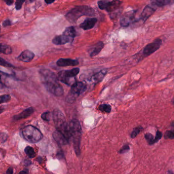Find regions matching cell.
<instances>
[{
    "label": "cell",
    "mask_w": 174,
    "mask_h": 174,
    "mask_svg": "<svg viewBox=\"0 0 174 174\" xmlns=\"http://www.w3.org/2000/svg\"><path fill=\"white\" fill-rule=\"evenodd\" d=\"M3 26L4 27H6L9 26H11V22L10 20L9 19H7V20H5L4 22H3Z\"/></svg>",
    "instance_id": "836d02e7"
},
{
    "label": "cell",
    "mask_w": 174,
    "mask_h": 174,
    "mask_svg": "<svg viewBox=\"0 0 174 174\" xmlns=\"http://www.w3.org/2000/svg\"><path fill=\"white\" fill-rule=\"evenodd\" d=\"M97 22V19L96 18H87L81 24L80 26L84 30H88L94 28Z\"/></svg>",
    "instance_id": "4fadbf2b"
},
{
    "label": "cell",
    "mask_w": 174,
    "mask_h": 174,
    "mask_svg": "<svg viewBox=\"0 0 174 174\" xmlns=\"http://www.w3.org/2000/svg\"><path fill=\"white\" fill-rule=\"evenodd\" d=\"M104 47V43L102 41H99L94 46L93 48L90 53V56L93 57L96 56L101 51Z\"/></svg>",
    "instance_id": "ac0fdd59"
},
{
    "label": "cell",
    "mask_w": 174,
    "mask_h": 174,
    "mask_svg": "<svg viewBox=\"0 0 174 174\" xmlns=\"http://www.w3.org/2000/svg\"><path fill=\"white\" fill-rule=\"evenodd\" d=\"M16 3H15V8L17 10H20L22 8V6L25 0H16Z\"/></svg>",
    "instance_id": "1f68e13d"
},
{
    "label": "cell",
    "mask_w": 174,
    "mask_h": 174,
    "mask_svg": "<svg viewBox=\"0 0 174 174\" xmlns=\"http://www.w3.org/2000/svg\"><path fill=\"white\" fill-rule=\"evenodd\" d=\"M79 64L77 60L69 58H60L57 62V65L59 66L64 67L68 66H76Z\"/></svg>",
    "instance_id": "5bb4252c"
},
{
    "label": "cell",
    "mask_w": 174,
    "mask_h": 174,
    "mask_svg": "<svg viewBox=\"0 0 174 174\" xmlns=\"http://www.w3.org/2000/svg\"><path fill=\"white\" fill-rule=\"evenodd\" d=\"M98 109L102 112L109 113L111 111V105L107 104L100 105L99 106Z\"/></svg>",
    "instance_id": "cb8c5ba5"
},
{
    "label": "cell",
    "mask_w": 174,
    "mask_h": 174,
    "mask_svg": "<svg viewBox=\"0 0 174 174\" xmlns=\"http://www.w3.org/2000/svg\"><path fill=\"white\" fill-rule=\"evenodd\" d=\"M143 128L141 126L136 127L134 129V130H133L132 133L131 134V137L133 138H135L141 132V131L143 130Z\"/></svg>",
    "instance_id": "4316f807"
},
{
    "label": "cell",
    "mask_w": 174,
    "mask_h": 174,
    "mask_svg": "<svg viewBox=\"0 0 174 174\" xmlns=\"http://www.w3.org/2000/svg\"><path fill=\"white\" fill-rule=\"evenodd\" d=\"M133 16L132 15L123 17L120 21L121 25L122 27L128 26L129 24H130L131 22L133 21Z\"/></svg>",
    "instance_id": "7402d4cb"
},
{
    "label": "cell",
    "mask_w": 174,
    "mask_h": 174,
    "mask_svg": "<svg viewBox=\"0 0 174 174\" xmlns=\"http://www.w3.org/2000/svg\"><path fill=\"white\" fill-rule=\"evenodd\" d=\"M53 120L57 130L62 133L69 141L71 137L68 124L66 122L65 116L63 113L60 110H54L53 112Z\"/></svg>",
    "instance_id": "277c9868"
},
{
    "label": "cell",
    "mask_w": 174,
    "mask_h": 174,
    "mask_svg": "<svg viewBox=\"0 0 174 174\" xmlns=\"http://www.w3.org/2000/svg\"><path fill=\"white\" fill-rule=\"evenodd\" d=\"M122 2L120 0H113L109 1V0H101L98 2V7L101 10H105L109 12L115 11L121 4Z\"/></svg>",
    "instance_id": "ba28073f"
},
{
    "label": "cell",
    "mask_w": 174,
    "mask_h": 174,
    "mask_svg": "<svg viewBox=\"0 0 174 174\" xmlns=\"http://www.w3.org/2000/svg\"><path fill=\"white\" fill-rule=\"evenodd\" d=\"M162 43V40L158 38L155 39L152 42L148 44L144 48L143 51V55L144 57L149 56L158 50L160 48Z\"/></svg>",
    "instance_id": "9c48e42d"
},
{
    "label": "cell",
    "mask_w": 174,
    "mask_h": 174,
    "mask_svg": "<svg viewBox=\"0 0 174 174\" xmlns=\"http://www.w3.org/2000/svg\"><path fill=\"white\" fill-rule=\"evenodd\" d=\"M155 10L150 6H146L141 12V18L144 22H146L153 13H154Z\"/></svg>",
    "instance_id": "9a60e30c"
},
{
    "label": "cell",
    "mask_w": 174,
    "mask_h": 174,
    "mask_svg": "<svg viewBox=\"0 0 174 174\" xmlns=\"http://www.w3.org/2000/svg\"><path fill=\"white\" fill-rule=\"evenodd\" d=\"M24 152L27 155L31 158H33L36 156L35 151L32 147L30 146H27L24 149Z\"/></svg>",
    "instance_id": "603a6c76"
},
{
    "label": "cell",
    "mask_w": 174,
    "mask_h": 174,
    "mask_svg": "<svg viewBox=\"0 0 174 174\" xmlns=\"http://www.w3.org/2000/svg\"><path fill=\"white\" fill-rule=\"evenodd\" d=\"M3 1L6 3V4L7 5H9V6L12 5L13 2H14V0H3Z\"/></svg>",
    "instance_id": "e575fe53"
},
{
    "label": "cell",
    "mask_w": 174,
    "mask_h": 174,
    "mask_svg": "<svg viewBox=\"0 0 174 174\" xmlns=\"http://www.w3.org/2000/svg\"><path fill=\"white\" fill-rule=\"evenodd\" d=\"M70 137L72 138L73 148L76 154L78 156L81 153L80 145L82 136V127L78 120L73 119L68 124Z\"/></svg>",
    "instance_id": "7a4b0ae2"
},
{
    "label": "cell",
    "mask_w": 174,
    "mask_h": 174,
    "mask_svg": "<svg viewBox=\"0 0 174 174\" xmlns=\"http://www.w3.org/2000/svg\"><path fill=\"white\" fill-rule=\"evenodd\" d=\"M7 174H12L13 173V170L12 168H9L8 170L7 171Z\"/></svg>",
    "instance_id": "d590c367"
},
{
    "label": "cell",
    "mask_w": 174,
    "mask_h": 174,
    "mask_svg": "<svg viewBox=\"0 0 174 174\" xmlns=\"http://www.w3.org/2000/svg\"><path fill=\"white\" fill-rule=\"evenodd\" d=\"M172 102L173 103V104L174 105V97L172 100Z\"/></svg>",
    "instance_id": "ab89813d"
},
{
    "label": "cell",
    "mask_w": 174,
    "mask_h": 174,
    "mask_svg": "<svg viewBox=\"0 0 174 174\" xmlns=\"http://www.w3.org/2000/svg\"><path fill=\"white\" fill-rule=\"evenodd\" d=\"M145 138L149 145L151 146L154 145V136L151 133H147L145 134Z\"/></svg>",
    "instance_id": "d4e9b609"
},
{
    "label": "cell",
    "mask_w": 174,
    "mask_h": 174,
    "mask_svg": "<svg viewBox=\"0 0 174 174\" xmlns=\"http://www.w3.org/2000/svg\"><path fill=\"white\" fill-rule=\"evenodd\" d=\"M11 99V96L9 95H3L0 96V104L9 102Z\"/></svg>",
    "instance_id": "484cf974"
},
{
    "label": "cell",
    "mask_w": 174,
    "mask_h": 174,
    "mask_svg": "<svg viewBox=\"0 0 174 174\" xmlns=\"http://www.w3.org/2000/svg\"><path fill=\"white\" fill-rule=\"evenodd\" d=\"M0 29H1V26H0Z\"/></svg>",
    "instance_id": "7bdbcfd3"
},
{
    "label": "cell",
    "mask_w": 174,
    "mask_h": 174,
    "mask_svg": "<svg viewBox=\"0 0 174 174\" xmlns=\"http://www.w3.org/2000/svg\"><path fill=\"white\" fill-rule=\"evenodd\" d=\"M63 34L73 40L76 36V31L73 27L70 26L65 29Z\"/></svg>",
    "instance_id": "ffe728a7"
},
{
    "label": "cell",
    "mask_w": 174,
    "mask_h": 174,
    "mask_svg": "<svg viewBox=\"0 0 174 174\" xmlns=\"http://www.w3.org/2000/svg\"><path fill=\"white\" fill-rule=\"evenodd\" d=\"M95 12L91 7L87 6H78L70 10L66 15V18L71 23H74L82 16H92Z\"/></svg>",
    "instance_id": "3957f363"
},
{
    "label": "cell",
    "mask_w": 174,
    "mask_h": 174,
    "mask_svg": "<svg viewBox=\"0 0 174 174\" xmlns=\"http://www.w3.org/2000/svg\"><path fill=\"white\" fill-rule=\"evenodd\" d=\"M165 139H174V130H167L164 134Z\"/></svg>",
    "instance_id": "83f0119b"
},
{
    "label": "cell",
    "mask_w": 174,
    "mask_h": 174,
    "mask_svg": "<svg viewBox=\"0 0 174 174\" xmlns=\"http://www.w3.org/2000/svg\"><path fill=\"white\" fill-rule=\"evenodd\" d=\"M3 111H4V109L2 108H0V114L2 113Z\"/></svg>",
    "instance_id": "f35d334b"
},
{
    "label": "cell",
    "mask_w": 174,
    "mask_h": 174,
    "mask_svg": "<svg viewBox=\"0 0 174 174\" xmlns=\"http://www.w3.org/2000/svg\"><path fill=\"white\" fill-rule=\"evenodd\" d=\"M150 2L153 6L162 7L171 4L174 0H150Z\"/></svg>",
    "instance_id": "d6986e66"
},
{
    "label": "cell",
    "mask_w": 174,
    "mask_h": 174,
    "mask_svg": "<svg viewBox=\"0 0 174 174\" xmlns=\"http://www.w3.org/2000/svg\"><path fill=\"white\" fill-rule=\"evenodd\" d=\"M39 73L42 83L48 92L57 97L63 95V87L58 82V77L52 71L48 69H42L39 71Z\"/></svg>",
    "instance_id": "6da1fadb"
},
{
    "label": "cell",
    "mask_w": 174,
    "mask_h": 174,
    "mask_svg": "<svg viewBox=\"0 0 174 174\" xmlns=\"http://www.w3.org/2000/svg\"><path fill=\"white\" fill-rule=\"evenodd\" d=\"M107 73V70H101V71L98 72L97 73H96L91 78V80L90 81H91L95 83H98L100 82L103 80V79L104 78V77Z\"/></svg>",
    "instance_id": "e0dca14e"
},
{
    "label": "cell",
    "mask_w": 174,
    "mask_h": 174,
    "mask_svg": "<svg viewBox=\"0 0 174 174\" xmlns=\"http://www.w3.org/2000/svg\"><path fill=\"white\" fill-rule=\"evenodd\" d=\"M162 137V133L159 130L157 131L156 135L154 140V144L158 142H159V140H160L161 137Z\"/></svg>",
    "instance_id": "4dcf8cb0"
},
{
    "label": "cell",
    "mask_w": 174,
    "mask_h": 174,
    "mask_svg": "<svg viewBox=\"0 0 174 174\" xmlns=\"http://www.w3.org/2000/svg\"><path fill=\"white\" fill-rule=\"evenodd\" d=\"M34 110L33 107H30L24 110V111H22L20 114L15 115L13 117V119L15 121H18V120L28 118L29 116H30L34 112Z\"/></svg>",
    "instance_id": "2e32d148"
},
{
    "label": "cell",
    "mask_w": 174,
    "mask_h": 174,
    "mask_svg": "<svg viewBox=\"0 0 174 174\" xmlns=\"http://www.w3.org/2000/svg\"><path fill=\"white\" fill-rule=\"evenodd\" d=\"M129 150H130V147H129V146L128 145H124V146L120 149V151H119V153H120V154H124L125 153L128 152V151H129Z\"/></svg>",
    "instance_id": "d6a6232c"
},
{
    "label": "cell",
    "mask_w": 174,
    "mask_h": 174,
    "mask_svg": "<svg viewBox=\"0 0 174 174\" xmlns=\"http://www.w3.org/2000/svg\"><path fill=\"white\" fill-rule=\"evenodd\" d=\"M20 173H24V174H27V173H28V170H24V171H22L20 172Z\"/></svg>",
    "instance_id": "74e56055"
},
{
    "label": "cell",
    "mask_w": 174,
    "mask_h": 174,
    "mask_svg": "<svg viewBox=\"0 0 174 174\" xmlns=\"http://www.w3.org/2000/svg\"><path fill=\"white\" fill-rule=\"evenodd\" d=\"M50 116H51V114L50 112L49 111L44 112L41 115L42 119L46 122H49L50 121Z\"/></svg>",
    "instance_id": "f546056e"
},
{
    "label": "cell",
    "mask_w": 174,
    "mask_h": 174,
    "mask_svg": "<svg viewBox=\"0 0 174 174\" xmlns=\"http://www.w3.org/2000/svg\"><path fill=\"white\" fill-rule=\"evenodd\" d=\"M44 1H45V2L47 4H52V3L54 2V1H55V0H44Z\"/></svg>",
    "instance_id": "8d00e7d4"
},
{
    "label": "cell",
    "mask_w": 174,
    "mask_h": 174,
    "mask_svg": "<svg viewBox=\"0 0 174 174\" xmlns=\"http://www.w3.org/2000/svg\"><path fill=\"white\" fill-rule=\"evenodd\" d=\"M0 65L6 67V68H15L11 63H9L8 62L6 61L5 59L0 57Z\"/></svg>",
    "instance_id": "f1b7e54d"
},
{
    "label": "cell",
    "mask_w": 174,
    "mask_h": 174,
    "mask_svg": "<svg viewBox=\"0 0 174 174\" xmlns=\"http://www.w3.org/2000/svg\"><path fill=\"white\" fill-rule=\"evenodd\" d=\"M22 135L27 141L36 143L42 138V134L39 129L32 125H28L22 130Z\"/></svg>",
    "instance_id": "5b68a950"
},
{
    "label": "cell",
    "mask_w": 174,
    "mask_h": 174,
    "mask_svg": "<svg viewBox=\"0 0 174 174\" xmlns=\"http://www.w3.org/2000/svg\"><path fill=\"white\" fill-rule=\"evenodd\" d=\"M1 72H0V82H1V78H2V77H1Z\"/></svg>",
    "instance_id": "60d3db41"
},
{
    "label": "cell",
    "mask_w": 174,
    "mask_h": 174,
    "mask_svg": "<svg viewBox=\"0 0 174 174\" xmlns=\"http://www.w3.org/2000/svg\"><path fill=\"white\" fill-rule=\"evenodd\" d=\"M35 54L34 53L29 50H26L18 56V59L24 62H29L33 60Z\"/></svg>",
    "instance_id": "7c38bea8"
},
{
    "label": "cell",
    "mask_w": 174,
    "mask_h": 174,
    "mask_svg": "<svg viewBox=\"0 0 174 174\" xmlns=\"http://www.w3.org/2000/svg\"><path fill=\"white\" fill-rule=\"evenodd\" d=\"M34 1H35V0H30V2H34Z\"/></svg>",
    "instance_id": "b9f144b4"
},
{
    "label": "cell",
    "mask_w": 174,
    "mask_h": 174,
    "mask_svg": "<svg viewBox=\"0 0 174 174\" xmlns=\"http://www.w3.org/2000/svg\"><path fill=\"white\" fill-rule=\"evenodd\" d=\"M12 52V50L10 46L7 45L1 44L0 43V53L4 54H11Z\"/></svg>",
    "instance_id": "44dd1931"
},
{
    "label": "cell",
    "mask_w": 174,
    "mask_h": 174,
    "mask_svg": "<svg viewBox=\"0 0 174 174\" xmlns=\"http://www.w3.org/2000/svg\"><path fill=\"white\" fill-rule=\"evenodd\" d=\"M72 41L73 39L64 34L55 36L52 40V43L55 45H63Z\"/></svg>",
    "instance_id": "30bf717a"
},
{
    "label": "cell",
    "mask_w": 174,
    "mask_h": 174,
    "mask_svg": "<svg viewBox=\"0 0 174 174\" xmlns=\"http://www.w3.org/2000/svg\"><path fill=\"white\" fill-rule=\"evenodd\" d=\"M79 72L80 69L78 68L62 71L58 73V78L63 83L71 86L76 82L75 77Z\"/></svg>",
    "instance_id": "8992f818"
},
{
    "label": "cell",
    "mask_w": 174,
    "mask_h": 174,
    "mask_svg": "<svg viewBox=\"0 0 174 174\" xmlns=\"http://www.w3.org/2000/svg\"><path fill=\"white\" fill-rule=\"evenodd\" d=\"M87 89V86L82 82H76L71 86L69 93L66 97V101L70 103L74 102L76 98L83 93Z\"/></svg>",
    "instance_id": "52a82bcc"
},
{
    "label": "cell",
    "mask_w": 174,
    "mask_h": 174,
    "mask_svg": "<svg viewBox=\"0 0 174 174\" xmlns=\"http://www.w3.org/2000/svg\"><path fill=\"white\" fill-rule=\"evenodd\" d=\"M53 137L59 146H64L68 144L69 140L67 138L59 131L56 130L53 133Z\"/></svg>",
    "instance_id": "8fae6325"
}]
</instances>
